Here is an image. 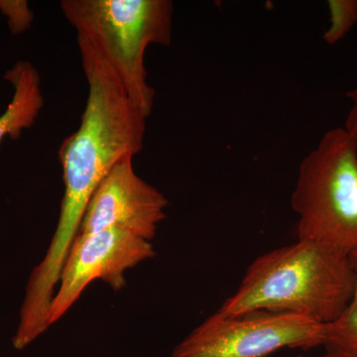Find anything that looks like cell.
I'll list each match as a JSON object with an SVG mask.
<instances>
[{"label": "cell", "mask_w": 357, "mask_h": 357, "mask_svg": "<svg viewBox=\"0 0 357 357\" xmlns=\"http://www.w3.org/2000/svg\"><path fill=\"white\" fill-rule=\"evenodd\" d=\"M133 157L112 167L96 187L77 236L116 229L151 241L166 218L168 199L134 171Z\"/></svg>", "instance_id": "52a82bcc"}, {"label": "cell", "mask_w": 357, "mask_h": 357, "mask_svg": "<svg viewBox=\"0 0 357 357\" xmlns=\"http://www.w3.org/2000/svg\"><path fill=\"white\" fill-rule=\"evenodd\" d=\"M354 286L351 253L298 239L256 258L218 312L266 311L326 325L344 311Z\"/></svg>", "instance_id": "7a4b0ae2"}, {"label": "cell", "mask_w": 357, "mask_h": 357, "mask_svg": "<svg viewBox=\"0 0 357 357\" xmlns=\"http://www.w3.org/2000/svg\"><path fill=\"white\" fill-rule=\"evenodd\" d=\"M0 13L8 18V26L14 35L29 29L33 21V13L27 1L0 0Z\"/></svg>", "instance_id": "8fae6325"}, {"label": "cell", "mask_w": 357, "mask_h": 357, "mask_svg": "<svg viewBox=\"0 0 357 357\" xmlns=\"http://www.w3.org/2000/svg\"><path fill=\"white\" fill-rule=\"evenodd\" d=\"M330 26L324 34L328 45H335L347 36L357 23V0H330Z\"/></svg>", "instance_id": "30bf717a"}, {"label": "cell", "mask_w": 357, "mask_h": 357, "mask_svg": "<svg viewBox=\"0 0 357 357\" xmlns=\"http://www.w3.org/2000/svg\"><path fill=\"white\" fill-rule=\"evenodd\" d=\"M291 204L298 239L357 250V150L344 128L326 131L301 162Z\"/></svg>", "instance_id": "277c9868"}, {"label": "cell", "mask_w": 357, "mask_h": 357, "mask_svg": "<svg viewBox=\"0 0 357 357\" xmlns=\"http://www.w3.org/2000/svg\"><path fill=\"white\" fill-rule=\"evenodd\" d=\"M154 256L150 241L124 230L110 229L77 236L61 271L49 325L65 316L91 282L102 280L114 291H121L126 286V270Z\"/></svg>", "instance_id": "8992f818"}, {"label": "cell", "mask_w": 357, "mask_h": 357, "mask_svg": "<svg viewBox=\"0 0 357 357\" xmlns=\"http://www.w3.org/2000/svg\"><path fill=\"white\" fill-rule=\"evenodd\" d=\"M61 8L79 36L100 52L133 105L148 117L154 89L147 83L145 52L172 38L170 0H63Z\"/></svg>", "instance_id": "3957f363"}, {"label": "cell", "mask_w": 357, "mask_h": 357, "mask_svg": "<svg viewBox=\"0 0 357 357\" xmlns=\"http://www.w3.org/2000/svg\"><path fill=\"white\" fill-rule=\"evenodd\" d=\"M77 46L89 96L81 126L59 150L64 196L57 229L37 266L40 276L48 281L60 277L96 187L121 159L139 153L146 132L147 117L131 102L100 52L79 35Z\"/></svg>", "instance_id": "6da1fadb"}, {"label": "cell", "mask_w": 357, "mask_h": 357, "mask_svg": "<svg viewBox=\"0 0 357 357\" xmlns=\"http://www.w3.org/2000/svg\"><path fill=\"white\" fill-rule=\"evenodd\" d=\"M354 286L351 300L342 314L326 324V351L342 357H357V250L351 253Z\"/></svg>", "instance_id": "9c48e42d"}, {"label": "cell", "mask_w": 357, "mask_h": 357, "mask_svg": "<svg viewBox=\"0 0 357 357\" xmlns=\"http://www.w3.org/2000/svg\"><path fill=\"white\" fill-rule=\"evenodd\" d=\"M347 98L351 100V109L347 114L344 129L351 136L356 143L357 150V86L347 93Z\"/></svg>", "instance_id": "7c38bea8"}, {"label": "cell", "mask_w": 357, "mask_h": 357, "mask_svg": "<svg viewBox=\"0 0 357 357\" xmlns=\"http://www.w3.org/2000/svg\"><path fill=\"white\" fill-rule=\"evenodd\" d=\"M4 79L13 86V96L6 112L0 114V144L6 137L20 139L24 129L34 126L44 107L41 77L29 61H17Z\"/></svg>", "instance_id": "ba28073f"}, {"label": "cell", "mask_w": 357, "mask_h": 357, "mask_svg": "<svg viewBox=\"0 0 357 357\" xmlns=\"http://www.w3.org/2000/svg\"><path fill=\"white\" fill-rule=\"evenodd\" d=\"M326 325L294 314L215 312L174 347L171 357H268L284 349L324 347Z\"/></svg>", "instance_id": "5b68a950"}, {"label": "cell", "mask_w": 357, "mask_h": 357, "mask_svg": "<svg viewBox=\"0 0 357 357\" xmlns=\"http://www.w3.org/2000/svg\"><path fill=\"white\" fill-rule=\"evenodd\" d=\"M317 357H342V356H337V354H333V352L326 351V354H321V356H317Z\"/></svg>", "instance_id": "4fadbf2b"}]
</instances>
